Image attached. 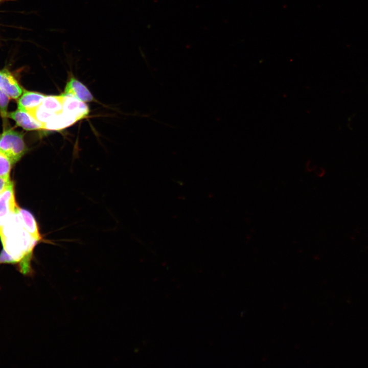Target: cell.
<instances>
[{"label": "cell", "mask_w": 368, "mask_h": 368, "mask_svg": "<svg viewBox=\"0 0 368 368\" xmlns=\"http://www.w3.org/2000/svg\"><path fill=\"white\" fill-rule=\"evenodd\" d=\"M0 238L11 264L25 276H32L34 248L39 242L25 229L19 212L10 214L0 225Z\"/></svg>", "instance_id": "cell-1"}, {"label": "cell", "mask_w": 368, "mask_h": 368, "mask_svg": "<svg viewBox=\"0 0 368 368\" xmlns=\"http://www.w3.org/2000/svg\"><path fill=\"white\" fill-rule=\"evenodd\" d=\"M23 133L8 129L2 134L0 152L8 156L12 164L16 163L27 150Z\"/></svg>", "instance_id": "cell-2"}, {"label": "cell", "mask_w": 368, "mask_h": 368, "mask_svg": "<svg viewBox=\"0 0 368 368\" xmlns=\"http://www.w3.org/2000/svg\"><path fill=\"white\" fill-rule=\"evenodd\" d=\"M62 112L74 117L77 121L85 118L89 110L87 104L70 95H63Z\"/></svg>", "instance_id": "cell-3"}, {"label": "cell", "mask_w": 368, "mask_h": 368, "mask_svg": "<svg viewBox=\"0 0 368 368\" xmlns=\"http://www.w3.org/2000/svg\"><path fill=\"white\" fill-rule=\"evenodd\" d=\"M15 201L13 182L0 194V220L3 221L11 213L19 212Z\"/></svg>", "instance_id": "cell-4"}, {"label": "cell", "mask_w": 368, "mask_h": 368, "mask_svg": "<svg viewBox=\"0 0 368 368\" xmlns=\"http://www.w3.org/2000/svg\"><path fill=\"white\" fill-rule=\"evenodd\" d=\"M0 89L14 100L18 99L24 91L12 74L6 69L0 70Z\"/></svg>", "instance_id": "cell-5"}, {"label": "cell", "mask_w": 368, "mask_h": 368, "mask_svg": "<svg viewBox=\"0 0 368 368\" xmlns=\"http://www.w3.org/2000/svg\"><path fill=\"white\" fill-rule=\"evenodd\" d=\"M7 118L13 120L17 126L28 131L43 129V124L36 120L29 112L17 108L8 112Z\"/></svg>", "instance_id": "cell-6"}, {"label": "cell", "mask_w": 368, "mask_h": 368, "mask_svg": "<svg viewBox=\"0 0 368 368\" xmlns=\"http://www.w3.org/2000/svg\"><path fill=\"white\" fill-rule=\"evenodd\" d=\"M63 95H70L84 102H91L94 98L88 89L74 77L67 82Z\"/></svg>", "instance_id": "cell-7"}, {"label": "cell", "mask_w": 368, "mask_h": 368, "mask_svg": "<svg viewBox=\"0 0 368 368\" xmlns=\"http://www.w3.org/2000/svg\"><path fill=\"white\" fill-rule=\"evenodd\" d=\"M46 96L40 93L25 90L18 98L17 108L30 112L38 107Z\"/></svg>", "instance_id": "cell-8"}, {"label": "cell", "mask_w": 368, "mask_h": 368, "mask_svg": "<svg viewBox=\"0 0 368 368\" xmlns=\"http://www.w3.org/2000/svg\"><path fill=\"white\" fill-rule=\"evenodd\" d=\"M77 121L74 117L62 112L43 124V129L59 130L73 125Z\"/></svg>", "instance_id": "cell-9"}, {"label": "cell", "mask_w": 368, "mask_h": 368, "mask_svg": "<svg viewBox=\"0 0 368 368\" xmlns=\"http://www.w3.org/2000/svg\"><path fill=\"white\" fill-rule=\"evenodd\" d=\"M39 107L50 113L59 114L63 110V96H46Z\"/></svg>", "instance_id": "cell-10"}, {"label": "cell", "mask_w": 368, "mask_h": 368, "mask_svg": "<svg viewBox=\"0 0 368 368\" xmlns=\"http://www.w3.org/2000/svg\"><path fill=\"white\" fill-rule=\"evenodd\" d=\"M19 214L25 229L38 241L41 240L42 238L34 216L29 211L22 209H19Z\"/></svg>", "instance_id": "cell-11"}, {"label": "cell", "mask_w": 368, "mask_h": 368, "mask_svg": "<svg viewBox=\"0 0 368 368\" xmlns=\"http://www.w3.org/2000/svg\"><path fill=\"white\" fill-rule=\"evenodd\" d=\"M12 164L10 159L0 152V177L9 178Z\"/></svg>", "instance_id": "cell-12"}, {"label": "cell", "mask_w": 368, "mask_h": 368, "mask_svg": "<svg viewBox=\"0 0 368 368\" xmlns=\"http://www.w3.org/2000/svg\"><path fill=\"white\" fill-rule=\"evenodd\" d=\"M10 97L0 89V113L4 119L7 118Z\"/></svg>", "instance_id": "cell-13"}, {"label": "cell", "mask_w": 368, "mask_h": 368, "mask_svg": "<svg viewBox=\"0 0 368 368\" xmlns=\"http://www.w3.org/2000/svg\"><path fill=\"white\" fill-rule=\"evenodd\" d=\"M12 182L9 178L0 177V194Z\"/></svg>", "instance_id": "cell-14"}, {"label": "cell", "mask_w": 368, "mask_h": 368, "mask_svg": "<svg viewBox=\"0 0 368 368\" xmlns=\"http://www.w3.org/2000/svg\"><path fill=\"white\" fill-rule=\"evenodd\" d=\"M2 223L3 222L0 220V225L2 224Z\"/></svg>", "instance_id": "cell-15"}, {"label": "cell", "mask_w": 368, "mask_h": 368, "mask_svg": "<svg viewBox=\"0 0 368 368\" xmlns=\"http://www.w3.org/2000/svg\"><path fill=\"white\" fill-rule=\"evenodd\" d=\"M1 136H2V134H0V139H1Z\"/></svg>", "instance_id": "cell-16"}, {"label": "cell", "mask_w": 368, "mask_h": 368, "mask_svg": "<svg viewBox=\"0 0 368 368\" xmlns=\"http://www.w3.org/2000/svg\"><path fill=\"white\" fill-rule=\"evenodd\" d=\"M5 1V0H0V1Z\"/></svg>", "instance_id": "cell-17"}]
</instances>
